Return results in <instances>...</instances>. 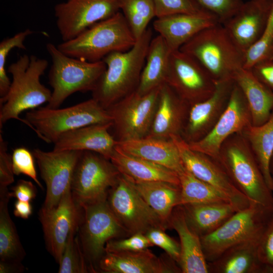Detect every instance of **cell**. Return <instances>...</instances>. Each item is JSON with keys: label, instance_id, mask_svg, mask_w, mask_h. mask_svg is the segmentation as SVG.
<instances>
[{"label": "cell", "instance_id": "40", "mask_svg": "<svg viewBox=\"0 0 273 273\" xmlns=\"http://www.w3.org/2000/svg\"><path fill=\"white\" fill-rule=\"evenodd\" d=\"M156 18L177 14L209 12L197 0H153Z\"/></svg>", "mask_w": 273, "mask_h": 273}, {"label": "cell", "instance_id": "41", "mask_svg": "<svg viewBox=\"0 0 273 273\" xmlns=\"http://www.w3.org/2000/svg\"><path fill=\"white\" fill-rule=\"evenodd\" d=\"M34 156L27 149L21 147L13 150L12 155L13 170L15 175L23 174L32 178L41 189L34 164Z\"/></svg>", "mask_w": 273, "mask_h": 273}, {"label": "cell", "instance_id": "27", "mask_svg": "<svg viewBox=\"0 0 273 273\" xmlns=\"http://www.w3.org/2000/svg\"><path fill=\"white\" fill-rule=\"evenodd\" d=\"M110 160L121 175L133 182L165 181L179 186L178 175L175 171L128 154L116 147Z\"/></svg>", "mask_w": 273, "mask_h": 273}, {"label": "cell", "instance_id": "47", "mask_svg": "<svg viewBox=\"0 0 273 273\" xmlns=\"http://www.w3.org/2000/svg\"><path fill=\"white\" fill-rule=\"evenodd\" d=\"M249 70L260 81L273 90V59L261 61Z\"/></svg>", "mask_w": 273, "mask_h": 273}, {"label": "cell", "instance_id": "13", "mask_svg": "<svg viewBox=\"0 0 273 273\" xmlns=\"http://www.w3.org/2000/svg\"><path fill=\"white\" fill-rule=\"evenodd\" d=\"M165 83L190 106L210 97L216 81L197 61L178 50L170 53Z\"/></svg>", "mask_w": 273, "mask_h": 273}, {"label": "cell", "instance_id": "30", "mask_svg": "<svg viewBox=\"0 0 273 273\" xmlns=\"http://www.w3.org/2000/svg\"><path fill=\"white\" fill-rule=\"evenodd\" d=\"M181 206L188 224L200 238L216 231L239 211L231 203L185 204Z\"/></svg>", "mask_w": 273, "mask_h": 273}, {"label": "cell", "instance_id": "15", "mask_svg": "<svg viewBox=\"0 0 273 273\" xmlns=\"http://www.w3.org/2000/svg\"><path fill=\"white\" fill-rule=\"evenodd\" d=\"M251 124L246 99L234 81L227 105L212 129L198 141L188 143L192 150L217 159L225 141L235 133L243 132Z\"/></svg>", "mask_w": 273, "mask_h": 273}, {"label": "cell", "instance_id": "4", "mask_svg": "<svg viewBox=\"0 0 273 273\" xmlns=\"http://www.w3.org/2000/svg\"><path fill=\"white\" fill-rule=\"evenodd\" d=\"M179 50L197 61L215 81L233 80L243 68L245 53L219 23L201 30Z\"/></svg>", "mask_w": 273, "mask_h": 273}, {"label": "cell", "instance_id": "48", "mask_svg": "<svg viewBox=\"0 0 273 273\" xmlns=\"http://www.w3.org/2000/svg\"><path fill=\"white\" fill-rule=\"evenodd\" d=\"M36 189L30 181L20 179L16 185L12 188L10 192L11 197H15L19 200L30 202L36 196Z\"/></svg>", "mask_w": 273, "mask_h": 273}, {"label": "cell", "instance_id": "17", "mask_svg": "<svg viewBox=\"0 0 273 273\" xmlns=\"http://www.w3.org/2000/svg\"><path fill=\"white\" fill-rule=\"evenodd\" d=\"M82 152L33 150V155L47 187L42 208L50 209L56 207L64 193L71 189L75 168Z\"/></svg>", "mask_w": 273, "mask_h": 273}, {"label": "cell", "instance_id": "10", "mask_svg": "<svg viewBox=\"0 0 273 273\" xmlns=\"http://www.w3.org/2000/svg\"><path fill=\"white\" fill-rule=\"evenodd\" d=\"M120 175L110 160L95 152L83 151L71 185L74 199L81 206L106 200Z\"/></svg>", "mask_w": 273, "mask_h": 273}, {"label": "cell", "instance_id": "19", "mask_svg": "<svg viewBox=\"0 0 273 273\" xmlns=\"http://www.w3.org/2000/svg\"><path fill=\"white\" fill-rule=\"evenodd\" d=\"M234 81H216L215 87L206 99L189 106L181 136L188 143L198 141L212 129L228 103Z\"/></svg>", "mask_w": 273, "mask_h": 273}, {"label": "cell", "instance_id": "42", "mask_svg": "<svg viewBox=\"0 0 273 273\" xmlns=\"http://www.w3.org/2000/svg\"><path fill=\"white\" fill-rule=\"evenodd\" d=\"M153 246L145 234L137 233L126 239H113L108 241L105 246V252L139 251Z\"/></svg>", "mask_w": 273, "mask_h": 273}, {"label": "cell", "instance_id": "8", "mask_svg": "<svg viewBox=\"0 0 273 273\" xmlns=\"http://www.w3.org/2000/svg\"><path fill=\"white\" fill-rule=\"evenodd\" d=\"M272 215L273 210L256 202L236 212L216 231L201 238L207 261L215 260L233 246L259 241Z\"/></svg>", "mask_w": 273, "mask_h": 273}, {"label": "cell", "instance_id": "46", "mask_svg": "<svg viewBox=\"0 0 273 273\" xmlns=\"http://www.w3.org/2000/svg\"><path fill=\"white\" fill-rule=\"evenodd\" d=\"M0 188H7L14 181L12 156L8 153V145L0 130Z\"/></svg>", "mask_w": 273, "mask_h": 273}, {"label": "cell", "instance_id": "16", "mask_svg": "<svg viewBox=\"0 0 273 273\" xmlns=\"http://www.w3.org/2000/svg\"><path fill=\"white\" fill-rule=\"evenodd\" d=\"M119 11V0H67L54 7L63 41L75 38L92 25Z\"/></svg>", "mask_w": 273, "mask_h": 273}, {"label": "cell", "instance_id": "33", "mask_svg": "<svg viewBox=\"0 0 273 273\" xmlns=\"http://www.w3.org/2000/svg\"><path fill=\"white\" fill-rule=\"evenodd\" d=\"M10 198L8 188H0V261L21 263L26 252L9 214Z\"/></svg>", "mask_w": 273, "mask_h": 273}, {"label": "cell", "instance_id": "5", "mask_svg": "<svg viewBox=\"0 0 273 273\" xmlns=\"http://www.w3.org/2000/svg\"><path fill=\"white\" fill-rule=\"evenodd\" d=\"M136 41L119 11L92 25L75 38L63 41L57 47L67 56L95 62L103 60L111 53L129 50Z\"/></svg>", "mask_w": 273, "mask_h": 273}, {"label": "cell", "instance_id": "51", "mask_svg": "<svg viewBox=\"0 0 273 273\" xmlns=\"http://www.w3.org/2000/svg\"><path fill=\"white\" fill-rule=\"evenodd\" d=\"M269 171L273 181V154L271 156L269 163Z\"/></svg>", "mask_w": 273, "mask_h": 273}, {"label": "cell", "instance_id": "31", "mask_svg": "<svg viewBox=\"0 0 273 273\" xmlns=\"http://www.w3.org/2000/svg\"><path fill=\"white\" fill-rule=\"evenodd\" d=\"M171 52L160 35L152 39L136 89L139 94H147L165 83Z\"/></svg>", "mask_w": 273, "mask_h": 273}, {"label": "cell", "instance_id": "44", "mask_svg": "<svg viewBox=\"0 0 273 273\" xmlns=\"http://www.w3.org/2000/svg\"><path fill=\"white\" fill-rule=\"evenodd\" d=\"M145 235L154 246L163 249L178 264L180 254V244L169 236L165 232V230L159 228H152L145 233Z\"/></svg>", "mask_w": 273, "mask_h": 273}, {"label": "cell", "instance_id": "29", "mask_svg": "<svg viewBox=\"0 0 273 273\" xmlns=\"http://www.w3.org/2000/svg\"><path fill=\"white\" fill-rule=\"evenodd\" d=\"M258 243L248 241L228 249L207 262L208 273H265L258 256Z\"/></svg>", "mask_w": 273, "mask_h": 273}, {"label": "cell", "instance_id": "21", "mask_svg": "<svg viewBox=\"0 0 273 273\" xmlns=\"http://www.w3.org/2000/svg\"><path fill=\"white\" fill-rule=\"evenodd\" d=\"M177 263L169 255L156 256L148 249L139 251L106 252L98 269L108 273L181 272Z\"/></svg>", "mask_w": 273, "mask_h": 273}, {"label": "cell", "instance_id": "1", "mask_svg": "<svg viewBox=\"0 0 273 273\" xmlns=\"http://www.w3.org/2000/svg\"><path fill=\"white\" fill-rule=\"evenodd\" d=\"M152 38L149 28L131 49L111 53L103 59L106 69L92 94L105 109L136 90Z\"/></svg>", "mask_w": 273, "mask_h": 273}, {"label": "cell", "instance_id": "37", "mask_svg": "<svg viewBox=\"0 0 273 273\" xmlns=\"http://www.w3.org/2000/svg\"><path fill=\"white\" fill-rule=\"evenodd\" d=\"M78 228L70 233L59 264V273H85L89 271L77 233Z\"/></svg>", "mask_w": 273, "mask_h": 273}, {"label": "cell", "instance_id": "36", "mask_svg": "<svg viewBox=\"0 0 273 273\" xmlns=\"http://www.w3.org/2000/svg\"><path fill=\"white\" fill-rule=\"evenodd\" d=\"M120 10L124 16L136 40L147 30L156 17L153 0H119Z\"/></svg>", "mask_w": 273, "mask_h": 273}, {"label": "cell", "instance_id": "28", "mask_svg": "<svg viewBox=\"0 0 273 273\" xmlns=\"http://www.w3.org/2000/svg\"><path fill=\"white\" fill-rule=\"evenodd\" d=\"M233 80L246 99L253 126L263 124L273 111V90L260 81L249 69L242 68Z\"/></svg>", "mask_w": 273, "mask_h": 273}, {"label": "cell", "instance_id": "22", "mask_svg": "<svg viewBox=\"0 0 273 273\" xmlns=\"http://www.w3.org/2000/svg\"><path fill=\"white\" fill-rule=\"evenodd\" d=\"M218 23L216 16L209 12L183 13L156 18L153 28L173 51L179 50L201 30Z\"/></svg>", "mask_w": 273, "mask_h": 273}, {"label": "cell", "instance_id": "43", "mask_svg": "<svg viewBox=\"0 0 273 273\" xmlns=\"http://www.w3.org/2000/svg\"><path fill=\"white\" fill-rule=\"evenodd\" d=\"M201 6L218 18L223 24L240 9L243 0H197Z\"/></svg>", "mask_w": 273, "mask_h": 273}, {"label": "cell", "instance_id": "32", "mask_svg": "<svg viewBox=\"0 0 273 273\" xmlns=\"http://www.w3.org/2000/svg\"><path fill=\"white\" fill-rule=\"evenodd\" d=\"M131 181L144 200L169 228L172 211L180 205V186L165 181Z\"/></svg>", "mask_w": 273, "mask_h": 273}, {"label": "cell", "instance_id": "25", "mask_svg": "<svg viewBox=\"0 0 273 273\" xmlns=\"http://www.w3.org/2000/svg\"><path fill=\"white\" fill-rule=\"evenodd\" d=\"M116 147L128 154L164 166L178 174L185 169L178 149L171 139L145 136L116 141Z\"/></svg>", "mask_w": 273, "mask_h": 273}, {"label": "cell", "instance_id": "38", "mask_svg": "<svg viewBox=\"0 0 273 273\" xmlns=\"http://www.w3.org/2000/svg\"><path fill=\"white\" fill-rule=\"evenodd\" d=\"M273 7L267 25L258 40L245 53L243 68L250 69L257 63L273 59Z\"/></svg>", "mask_w": 273, "mask_h": 273}, {"label": "cell", "instance_id": "52", "mask_svg": "<svg viewBox=\"0 0 273 273\" xmlns=\"http://www.w3.org/2000/svg\"><path fill=\"white\" fill-rule=\"evenodd\" d=\"M272 59H273V50H272Z\"/></svg>", "mask_w": 273, "mask_h": 273}, {"label": "cell", "instance_id": "7", "mask_svg": "<svg viewBox=\"0 0 273 273\" xmlns=\"http://www.w3.org/2000/svg\"><path fill=\"white\" fill-rule=\"evenodd\" d=\"M46 48L52 61L49 79L53 88L47 107L59 108L74 93L92 92L106 69L103 60L90 62L70 57L52 43Z\"/></svg>", "mask_w": 273, "mask_h": 273}, {"label": "cell", "instance_id": "2", "mask_svg": "<svg viewBox=\"0 0 273 273\" xmlns=\"http://www.w3.org/2000/svg\"><path fill=\"white\" fill-rule=\"evenodd\" d=\"M48 65L44 59L25 54L9 66L8 72L12 75V81L8 93L0 98V129L12 119L30 127L27 120L19 117L20 114L49 102L52 92L40 81Z\"/></svg>", "mask_w": 273, "mask_h": 273}, {"label": "cell", "instance_id": "45", "mask_svg": "<svg viewBox=\"0 0 273 273\" xmlns=\"http://www.w3.org/2000/svg\"><path fill=\"white\" fill-rule=\"evenodd\" d=\"M257 253L265 273H273V215L259 239Z\"/></svg>", "mask_w": 273, "mask_h": 273}, {"label": "cell", "instance_id": "49", "mask_svg": "<svg viewBox=\"0 0 273 273\" xmlns=\"http://www.w3.org/2000/svg\"><path fill=\"white\" fill-rule=\"evenodd\" d=\"M29 202L18 200L14 205V215L23 219L28 218L32 212V206Z\"/></svg>", "mask_w": 273, "mask_h": 273}, {"label": "cell", "instance_id": "12", "mask_svg": "<svg viewBox=\"0 0 273 273\" xmlns=\"http://www.w3.org/2000/svg\"><path fill=\"white\" fill-rule=\"evenodd\" d=\"M161 87V86H160ZM160 87L141 95L136 90L107 109L112 119L116 141L146 136L156 109Z\"/></svg>", "mask_w": 273, "mask_h": 273}, {"label": "cell", "instance_id": "23", "mask_svg": "<svg viewBox=\"0 0 273 273\" xmlns=\"http://www.w3.org/2000/svg\"><path fill=\"white\" fill-rule=\"evenodd\" d=\"M189 107L166 83L162 85L152 123L146 136L170 140L172 136L180 134Z\"/></svg>", "mask_w": 273, "mask_h": 273}, {"label": "cell", "instance_id": "11", "mask_svg": "<svg viewBox=\"0 0 273 273\" xmlns=\"http://www.w3.org/2000/svg\"><path fill=\"white\" fill-rule=\"evenodd\" d=\"M107 202L130 235L137 233L145 234L154 228L165 230L168 228L136 190L132 182L121 174L109 191Z\"/></svg>", "mask_w": 273, "mask_h": 273}, {"label": "cell", "instance_id": "9", "mask_svg": "<svg viewBox=\"0 0 273 273\" xmlns=\"http://www.w3.org/2000/svg\"><path fill=\"white\" fill-rule=\"evenodd\" d=\"M81 207L78 236L89 271L95 272L107 243L129 234L112 211L107 199Z\"/></svg>", "mask_w": 273, "mask_h": 273}, {"label": "cell", "instance_id": "20", "mask_svg": "<svg viewBox=\"0 0 273 273\" xmlns=\"http://www.w3.org/2000/svg\"><path fill=\"white\" fill-rule=\"evenodd\" d=\"M273 0H249L223 24L236 45L244 53L258 40L268 22Z\"/></svg>", "mask_w": 273, "mask_h": 273}, {"label": "cell", "instance_id": "50", "mask_svg": "<svg viewBox=\"0 0 273 273\" xmlns=\"http://www.w3.org/2000/svg\"><path fill=\"white\" fill-rule=\"evenodd\" d=\"M22 263H16L0 261V272H20L24 270Z\"/></svg>", "mask_w": 273, "mask_h": 273}, {"label": "cell", "instance_id": "18", "mask_svg": "<svg viewBox=\"0 0 273 273\" xmlns=\"http://www.w3.org/2000/svg\"><path fill=\"white\" fill-rule=\"evenodd\" d=\"M82 209L74 199L71 189L62 197L55 207H41L39 219L48 251L60 263L70 233L78 228Z\"/></svg>", "mask_w": 273, "mask_h": 273}, {"label": "cell", "instance_id": "24", "mask_svg": "<svg viewBox=\"0 0 273 273\" xmlns=\"http://www.w3.org/2000/svg\"><path fill=\"white\" fill-rule=\"evenodd\" d=\"M112 122L83 126L62 134L54 143L53 150L91 151L110 160L116 140L109 132Z\"/></svg>", "mask_w": 273, "mask_h": 273}, {"label": "cell", "instance_id": "35", "mask_svg": "<svg viewBox=\"0 0 273 273\" xmlns=\"http://www.w3.org/2000/svg\"><path fill=\"white\" fill-rule=\"evenodd\" d=\"M178 175L180 189V205L215 203L232 204L228 197L196 177L186 168Z\"/></svg>", "mask_w": 273, "mask_h": 273}, {"label": "cell", "instance_id": "26", "mask_svg": "<svg viewBox=\"0 0 273 273\" xmlns=\"http://www.w3.org/2000/svg\"><path fill=\"white\" fill-rule=\"evenodd\" d=\"M169 228L177 233L180 247L178 265L183 273H208L200 237L189 225L181 205L174 208Z\"/></svg>", "mask_w": 273, "mask_h": 273}, {"label": "cell", "instance_id": "34", "mask_svg": "<svg viewBox=\"0 0 273 273\" xmlns=\"http://www.w3.org/2000/svg\"><path fill=\"white\" fill-rule=\"evenodd\" d=\"M267 184L273 192V181L269 171V163L273 154V111L267 121L259 126L252 124L243 132Z\"/></svg>", "mask_w": 273, "mask_h": 273}, {"label": "cell", "instance_id": "39", "mask_svg": "<svg viewBox=\"0 0 273 273\" xmlns=\"http://www.w3.org/2000/svg\"><path fill=\"white\" fill-rule=\"evenodd\" d=\"M34 32L29 29L21 31L12 37L4 39L0 43V96L8 93L11 84L5 68L7 58L11 51L17 48L26 49L24 44L26 38Z\"/></svg>", "mask_w": 273, "mask_h": 273}, {"label": "cell", "instance_id": "6", "mask_svg": "<svg viewBox=\"0 0 273 273\" xmlns=\"http://www.w3.org/2000/svg\"><path fill=\"white\" fill-rule=\"evenodd\" d=\"M25 119L39 138L54 144L62 134L71 130L112 122L107 110L93 98L63 109L46 106L32 109L26 113Z\"/></svg>", "mask_w": 273, "mask_h": 273}, {"label": "cell", "instance_id": "14", "mask_svg": "<svg viewBox=\"0 0 273 273\" xmlns=\"http://www.w3.org/2000/svg\"><path fill=\"white\" fill-rule=\"evenodd\" d=\"M170 139L176 145L185 167L194 176L228 197L239 211L249 206L250 201L237 189L217 160L192 150L180 134Z\"/></svg>", "mask_w": 273, "mask_h": 273}, {"label": "cell", "instance_id": "3", "mask_svg": "<svg viewBox=\"0 0 273 273\" xmlns=\"http://www.w3.org/2000/svg\"><path fill=\"white\" fill-rule=\"evenodd\" d=\"M216 160L250 203H258L273 210V192L242 132L225 141Z\"/></svg>", "mask_w": 273, "mask_h": 273}]
</instances>
